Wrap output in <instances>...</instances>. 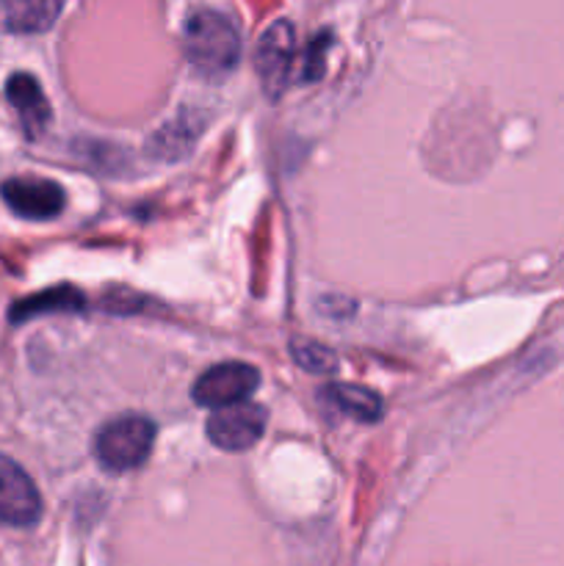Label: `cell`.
I'll list each match as a JSON object with an SVG mask.
<instances>
[{
  "label": "cell",
  "instance_id": "6da1fadb",
  "mask_svg": "<svg viewBox=\"0 0 564 566\" xmlns=\"http://www.w3.org/2000/svg\"><path fill=\"white\" fill-rule=\"evenodd\" d=\"M186 59L205 77H221L236 70L241 59V36L230 17L219 11L199 9L188 17L182 33Z\"/></svg>",
  "mask_w": 564,
  "mask_h": 566
},
{
  "label": "cell",
  "instance_id": "7a4b0ae2",
  "mask_svg": "<svg viewBox=\"0 0 564 566\" xmlns=\"http://www.w3.org/2000/svg\"><path fill=\"white\" fill-rule=\"evenodd\" d=\"M155 446V423L144 415H119L94 437V457L111 473L142 468Z\"/></svg>",
  "mask_w": 564,
  "mask_h": 566
},
{
  "label": "cell",
  "instance_id": "3957f363",
  "mask_svg": "<svg viewBox=\"0 0 564 566\" xmlns=\"http://www.w3.org/2000/svg\"><path fill=\"white\" fill-rule=\"evenodd\" d=\"M293 59H296V31L288 20L271 22L258 42L254 53V70H258L260 86L265 97L276 99L288 88L291 81Z\"/></svg>",
  "mask_w": 564,
  "mask_h": 566
},
{
  "label": "cell",
  "instance_id": "277c9868",
  "mask_svg": "<svg viewBox=\"0 0 564 566\" xmlns=\"http://www.w3.org/2000/svg\"><path fill=\"white\" fill-rule=\"evenodd\" d=\"M260 374L254 365L247 363H219L205 370L191 387V398L199 407L221 409L241 403L258 390Z\"/></svg>",
  "mask_w": 564,
  "mask_h": 566
},
{
  "label": "cell",
  "instance_id": "5b68a950",
  "mask_svg": "<svg viewBox=\"0 0 564 566\" xmlns=\"http://www.w3.org/2000/svg\"><path fill=\"white\" fill-rule=\"evenodd\" d=\"M42 517V495L31 475L0 453V523L11 528H31Z\"/></svg>",
  "mask_w": 564,
  "mask_h": 566
},
{
  "label": "cell",
  "instance_id": "8992f818",
  "mask_svg": "<svg viewBox=\"0 0 564 566\" xmlns=\"http://www.w3.org/2000/svg\"><path fill=\"white\" fill-rule=\"evenodd\" d=\"M208 440L221 451H247L263 437L265 431V409L258 403H232V407L216 409L208 418Z\"/></svg>",
  "mask_w": 564,
  "mask_h": 566
},
{
  "label": "cell",
  "instance_id": "52a82bcc",
  "mask_svg": "<svg viewBox=\"0 0 564 566\" xmlns=\"http://www.w3.org/2000/svg\"><path fill=\"white\" fill-rule=\"evenodd\" d=\"M0 197L11 213L31 221L55 219L66 205L64 188L48 177H11L0 186Z\"/></svg>",
  "mask_w": 564,
  "mask_h": 566
},
{
  "label": "cell",
  "instance_id": "ba28073f",
  "mask_svg": "<svg viewBox=\"0 0 564 566\" xmlns=\"http://www.w3.org/2000/svg\"><path fill=\"white\" fill-rule=\"evenodd\" d=\"M6 97L14 105L17 116H20L28 136H42L44 127H48L50 122V103L48 97H44L36 77L28 75V72H14V75L6 81Z\"/></svg>",
  "mask_w": 564,
  "mask_h": 566
},
{
  "label": "cell",
  "instance_id": "9c48e42d",
  "mask_svg": "<svg viewBox=\"0 0 564 566\" xmlns=\"http://www.w3.org/2000/svg\"><path fill=\"white\" fill-rule=\"evenodd\" d=\"M205 130V119L197 111H180L171 122L160 125L155 136L147 142V153L158 160H180L197 144L199 133Z\"/></svg>",
  "mask_w": 564,
  "mask_h": 566
},
{
  "label": "cell",
  "instance_id": "30bf717a",
  "mask_svg": "<svg viewBox=\"0 0 564 566\" xmlns=\"http://www.w3.org/2000/svg\"><path fill=\"white\" fill-rule=\"evenodd\" d=\"M81 310H86V296H83L75 285H55L48 287V291L33 293V296L14 302L9 321L11 324H25V321L36 318V315L81 313Z\"/></svg>",
  "mask_w": 564,
  "mask_h": 566
},
{
  "label": "cell",
  "instance_id": "8fae6325",
  "mask_svg": "<svg viewBox=\"0 0 564 566\" xmlns=\"http://www.w3.org/2000/svg\"><path fill=\"white\" fill-rule=\"evenodd\" d=\"M64 0H0V17L11 33H42L59 20Z\"/></svg>",
  "mask_w": 564,
  "mask_h": 566
},
{
  "label": "cell",
  "instance_id": "7c38bea8",
  "mask_svg": "<svg viewBox=\"0 0 564 566\" xmlns=\"http://www.w3.org/2000/svg\"><path fill=\"white\" fill-rule=\"evenodd\" d=\"M321 398L330 403L332 409H337L341 415L354 420H363V423H374V420L382 418V398L376 396L374 390L359 385H343V381H335V385H326L321 390Z\"/></svg>",
  "mask_w": 564,
  "mask_h": 566
},
{
  "label": "cell",
  "instance_id": "4fadbf2b",
  "mask_svg": "<svg viewBox=\"0 0 564 566\" xmlns=\"http://www.w3.org/2000/svg\"><path fill=\"white\" fill-rule=\"evenodd\" d=\"M291 354L296 359L299 368L310 370V374H332L337 368V357L330 346L310 337H293Z\"/></svg>",
  "mask_w": 564,
  "mask_h": 566
},
{
  "label": "cell",
  "instance_id": "5bb4252c",
  "mask_svg": "<svg viewBox=\"0 0 564 566\" xmlns=\"http://www.w3.org/2000/svg\"><path fill=\"white\" fill-rule=\"evenodd\" d=\"M330 44H332L330 33H318V36L310 39L307 48H304V59H302V81L313 83L324 75L326 50H330Z\"/></svg>",
  "mask_w": 564,
  "mask_h": 566
},
{
  "label": "cell",
  "instance_id": "9a60e30c",
  "mask_svg": "<svg viewBox=\"0 0 564 566\" xmlns=\"http://www.w3.org/2000/svg\"><path fill=\"white\" fill-rule=\"evenodd\" d=\"M144 304L147 302H144L142 296H136L133 291H125V287H114V291L103 298V307H108L111 313H136Z\"/></svg>",
  "mask_w": 564,
  "mask_h": 566
}]
</instances>
